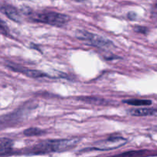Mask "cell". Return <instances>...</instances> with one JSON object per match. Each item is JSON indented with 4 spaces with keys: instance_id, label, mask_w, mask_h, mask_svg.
<instances>
[{
    "instance_id": "52a82bcc",
    "label": "cell",
    "mask_w": 157,
    "mask_h": 157,
    "mask_svg": "<svg viewBox=\"0 0 157 157\" xmlns=\"http://www.w3.org/2000/svg\"><path fill=\"white\" fill-rule=\"evenodd\" d=\"M130 113L133 116L136 117H144V116H152V115L157 114V110L154 109H148V108H140L131 110Z\"/></svg>"
},
{
    "instance_id": "277c9868",
    "label": "cell",
    "mask_w": 157,
    "mask_h": 157,
    "mask_svg": "<svg viewBox=\"0 0 157 157\" xmlns=\"http://www.w3.org/2000/svg\"><path fill=\"white\" fill-rule=\"evenodd\" d=\"M127 143V140L120 136L110 137L106 140L101 141L97 144L96 149L100 150H109L118 148Z\"/></svg>"
},
{
    "instance_id": "7a4b0ae2",
    "label": "cell",
    "mask_w": 157,
    "mask_h": 157,
    "mask_svg": "<svg viewBox=\"0 0 157 157\" xmlns=\"http://www.w3.org/2000/svg\"><path fill=\"white\" fill-rule=\"evenodd\" d=\"M76 37L78 39L89 41L90 44L95 46V47L105 49V50H110V49H113L116 48L115 44L110 40L107 39L104 37L99 36L98 35L86 32V31L78 30L76 32Z\"/></svg>"
},
{
    "instance_id": "6da1fadb",
    "label": "cell",
    "mask_w": 157,
    "mask_h": 157,
    "mask_svg": "<svg viewBox=\"0 0 157 157\" xmlns=\"http://www.w3.org/2000/svg\"><path fill=\"white\" fill-rule=\"evenodd\" d=\"M79 142L78 138L67 140H46L37 144L34 147L35 153H50V152H64L74 148Z\"/></svg>"
},
{
    "instance_id": "e0dca14e",
    "label": "cell",
    "mask_w": 157,
    "mask_h": 157,
    "mask_svg": "<svg viewBox=\"0 0 157 157\" xmlns=\"http://www.w3.org/2000/svg\"><path fill=\"white\" fill-rule=\"evenodd\" d=\"M156 7H157V3H156Z\"/></svg>"
},
{
    "instance_id": "8992f818",
    "label": "cell",
    "mask_w": 157,
    "mask_h": 157,
    "mask_svg": "<svg viewBox=\"0 0 157 157\" xmlns=\"http://www.w3.org/2000/svg\"><path fill=\"white\" fill-rule=\"evenodd\" d=\"M1 11L12 21L15 22H21V18L19 12L15 8L11 6H4L1 8Z\"/></svg>"
},
{
    "instance_id": "7c38bea8",
    "label": "cell",
    "mask_w": 157,
    "mask_h": 157,
    "mask_svg": "<svg viewBox=\"0 0 157 157\" xmlns=\"http://www.w3.org/2000/svg\"><path fill=\"white\" fill-rule=\"evenodd\" d=\"M8 30H9V29H8L7 25L6 24V22L4 21H2L0 18V31H2L4 33H7Z\"/></svg>"
},
{
    "instance_id": "9c48e42d",
    "label": "cell",
    "mask_w": 157,
    "mask_h": 157,
    "mask_svg": "<svg viewBox=\"0 0 157 157\" xmlns=\"http://www.w3.org/2000/svg\"><path fill=\"white\" fill-rule=\"evenodd\" d=\"M78 100L81 101H84V102L88 103V104H104L105 102L104 99H101L99 98H94V97H80L78 98Z\"/></svg>"
},
{
    "instance_id": "4fadbf2b",
    "label": "cell",
    "mask_w": 157,
    "mask_h": 157,
    "mask_svg": "<svg viewBox=\"0 0 157 157\" xmlns=\"http://www.w3.org/2000/svg\"><path fill=\"white\" fill-rule=\"evenodd\" d=\"M134 30L136 32H140V33L146 34L147 32V29L145 27H141V26H136V27L134 28Z\"/></svg>"
},
{
    "instance_id": "8fae6325",
    "label": "cell",
    "mask_w": 157,
    "mask_h": 157,
    "mask_svg": "<svg viewBox=\"0 0 157 157\" xmlns=\"http://www.w3.org/2000/svg\"><path fill=\"white\" fill-rule=\"evenodd\" d=\"M44 133V131L39 128L36 127H31V128L27 129L24 131V134L27 136H39V135Z\"/></svg>"
},
{
    "instance_id": "2e32d148",
    "label": "cell",
    "mask_w": 157,
    "mask_h": 157,
    "mask_svg": "<svg viewBox=\"0 0 157 157\" xmlns=\"http://www.w3.org/2000/svg\"><path fill=\"white\" fill-rule=\"evenodd\" d=\"M74 1H77V2H83L84 0H74Z\"/></svg>"
},
{
    "instance_id": "30bf717a",
    "label": "cell",
    "mask_w": 157,
    "mask_h": 157,
    "mask_svg": "<svg viewBox=\"0 0 157 157\" xmlns=\"http://www.w3.org/2000/svg\"><path fill=\"white\" fill-rule=\"evenodd\" d=\"M124 103L133 106H149L152 104V101L150 100H140V99H131L124 101Z\"/></svg>"
},
{
    "instance_id": "5bb4252c",
    "label": "cell",
    "mask_w": 157,
    "mask_h": 157,
    "mask_svg": "<svg viewBox=\"0 0 157 157\" xmlns=\"http://www.w3.org/2000/svg\"><path fill=\"white\" fill-rule=\"evenodd\" d=\"M127 16H128V18L130 20H135L136 18V13H134V12H129L128 15H127Z\"/></svg>"
},
{
    "instance_id": "ba28073f",
    "label": "cell",
    "mask_w": 157,
    "mask_h": 157,
    "mask_svg": "<svg viewBox=\"0 0 157 157\" xmlns=\"http://www.w3.org/2000/svg\"><path fill=\"white\" fill-rule=\"evenodd\" d=\"M13 146V142L7 138L0 139V155L8 153Z\"/></svg>"
},
{
    "instance_id": "9a60e30c",
    "label": "cell",
    "mask_w": 157,
    "mask_h": 157,
    "mask_svg": "<svg viewBox=\"0 0 157 157\" xmlns=\"http://www.w3.org/2000/svg\"><path fill=\"white\" fill-rule=\"evenodd\" d=\"M153 130H154L155 131L157 132V126H156V127H154V129H153Z\"/></svg>"
},
{
    "instance_id": "5b68a950",
    "label": "cell",
    "mask_w": 157,
    "mask_h": 157,
    "mask_svg": "<svg viewBox=\"0 0 157 157\" xmlns=\"http://www.w3.org/2000/svg\"><path fill=\"white\" fill-rule=\"evenodd\" d=\"M8 67L11 69V70L14 71L20 72V73L23 74L25 76L29 77L32 78H44V77H48V75L44 73L42 71H40L38 70H31V69H26L21 67H17V66H13L12 64L10 65H7Z\"/></svg>"
},
{
    "instance_id": "3957f363",
    "label": "cell",
    "mask_w": 157,
    "mask_h": 157,
    "mask_svg": "<svg viewBox=\"0 0 157 157\" xmlns=\"http://www.w3.org/2000/svg\"><path fill=\"white\" fill-rule=\"evenodd\" d=\"M34 18L35 21H39V22L46 23V24L57 26V27H62L65 25L70 20V18L67 15L55 12L39 13L35 15Z\"/></svg>"
}]
</instances>
